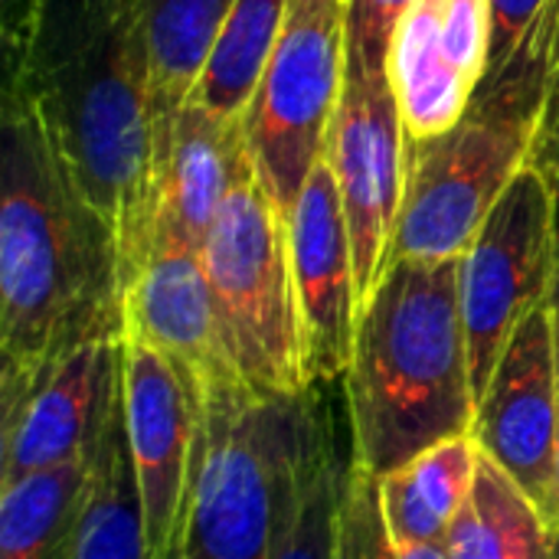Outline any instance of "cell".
<instances>
[{
    "label": "cell",
    "mask_w": 559,
    "mask_h": 559,
    "mask_svg": "<svg viewBox=\"0 0 559 559\" xmlns=\"http://www.w3.org/2000/svg\"><path fill=\"white\" fill-rule=\"evenodd\" d=\"M3 46L7 88L118 246L124 298L154 242L164 131L144 0H3Z\"/></svg>",
    "instance_id": "6da1fadb"
},
{
    "label": "cell",
    "mask_w": 559,
    "mask_h": 559,
    "mask_svg": "<svg viewBox=\"0 0 559 559\" xmlns=\"http://www.w3.org/2000/svg\"><path fill=\"white\" fill-rule=\"evenodd\" d=\"M121 259L29 102L3 88L0 406L92 337H121Z\"/></svg>",
    "instance_id": "7a4b0ae2"
},
{
    "label": "cell",
    "mask_w": 559,
    "mask_h": 559,
    "mask_svg": "<svg viewBox=\"0 0 559 559\" xmlns=\"http://www.w3.org/2000/svg\"><path fill=\"white\" fill-rule=\"evenodd\" d=\"M344 396L350 462L377 478L475 429L462 259L390 262L360 308Z\"/></svg>",
    "instance_id": "3957f363"
},
{
    "label": "cell",
    "mask_w": 559,
    "mask_h": 559,
    "mask_svg": "<svg viewBox=\"0 0 559 559\" xmlns=\"http://www.w3.org/2000/svg\"><path fill=\"white\" fill-rule=\"evenodd\" d=\"M559 66V0L531 36L488 66L468 111L429 141H406V190L393 259H462L475 233L531 164L550 79Z\"/></svg>",
    "instance_id": "277c9868"
},
{
    "label": "cell",
    "mask_w": 559,
    "mask_h": 559,
    "mask_svg": "<svg viewBox=\"0 0 559 559\" xmlns=\"http://www.w3.org/2000/svg\"><path fill=\"white\" fill-rule=\"evenodd\" d=\"M200 255L242 386L259 400L308 393L288 216L269 197L255 167L219 206Z\"/></svg>",
    "instance_id": "5b68a950"
},
{
    "label": "cell",
    "mask_w": 559,
    "mask_h": 559,
    "mask_svg": "<svg viewBox=\"0 0 559 559\" xmlns=\"http://www.w3.org/2000/svg\"><path fill=\"white\" fill-rule=\"evenodd\" d=\"M318 393H229L206 403L183 559H272Z\"/></svg>",
    "instance_id": "8992f818"
},
{
    "label": "cell",
    "mask_w": 559,
    "mask_h": 559,
    "mask_svg": "<svg viewBox=\"0 0 559 559\" xmlns=\"http://www.w3.org/2000/svg\"><path fill=\"white\" fill-rule=\"evenodd\" d=\"M347 75L344 0H288L278 43L246 111V141L269 197L285 210L324 157Z\"/></svg>",
    "instance_id": "52a82bcc"
},
{
    "label": "cell",
    "mask_w": 559,
    "mask_h": 559,
    "mask_svg": "<svg viewBox=\"0 0 559 559\" xmlns=\"http://www.w3.org/2000/svg\"><path fill=\"white\" fill-rule=\"evenodd\" d=\"M554 278L557 197L550 180L527 164L462 255V318L478 400L514 331L537 308H550Z\"/></svg>",
    "instance_id": "ba28073f"
},
{
    "label": "cell",
    "mask_w": 559,
    "mask_h": 559,
    "mask_svg": "<svg viewBox=\"0 0 559 559\" xmlns=\"http://www.w3.org/2000/svg\"><path fill=\"white\" fill-rule=\"evenodd\" d=\"M121 426L147 559H183L206 403L154 344L121 334Z\"/></svg>",
    "instance_id": "9c48e42d"
},
{
    "label": "cell",
    "mask_w": 559,
    "mask_h": 559,
    "mask_svg": "<svg viewBox=\"0 0 559 559\" xmlns=\"http://www.w3.org/2000/svg\"><path fill=\"white\" fill-rule=\"evenodd\" d=\"M324 157L334 170L350 226L357 298L364 308L393 262V236L406 190V128L390 69L347 62Z\"/></svg>",
    "instance_id": "30bf717a"
},
{
    "label": "cell",
    "mask_w": 559,
    "mask_h": 559,
    "mask_svg": "<svg viewBox=\"0 0 559 559\" xmlns=\"http://www.w3.org/2000/svg\"><path fill=\"white\" fill-rule=\"evenodd\" d=\"M485 459L508 472L559 524V377L554 311L537 308L504 347L472 429Z\"/></svg>",
    "instance_id": "8fae6325"
},
{
    "label": "cell",
    "mask_w": 559,
    "mask_h": 559,
    "mask_svg": "<svg viewBox=\"0 0 559 559\" xmlns=\"http://www.w3.org/2000/svg\"><path fill=\"white\" fill-rule=\"evenodd\" d=\"M118 377L121 337H92L52 360L26 393L3 403L0 485L92 459L118 403Z\"/></svg>",
    "instance_id": "7c38bea8"
},
{
    "label": "cell",
    "mask_w": 559,
    "mask_h": 559,
    "mask_svg": "<svg viewBox=\"0 0 559 559\" xmlns=\"http://www.w3.org/2000/svg\"><path fill=\"white\" fill-rule=\"evenodd\" d=\"M124 331L164 350L200 390L203 403L249 393L229 357L226 331L200 249L154 233L121 298Z\"/></svg>",
    "instance_id": "4fadbf2b"
},
{
    "label": "cell",
    "mask_w": 559,
    "mask_h": 559,
    "mask_svg": "<svg viewBox=\"0 0 559 559\" xmlns=\"http://www.w3.org/2000/svg\"><path fill=\"white\" fill-rule=\"evenodd\" d=\"M288 246L305 328L308 377L311 386H334L344 380L354 357L360 298L350 226L328 157L311 167L298 200L288 210Z\"/></svg>",
    "instance_id": "5bb4252c"
},
{
    "label": "cell",
    "mask_w": 559,
    "mask_h": 559,
    "mask_svg": "<svg viewBox=\"0 0 559 559\" xmlns=\"http://www.w3.org/2000/svg\"><path fill=\"white\" fill-rule=\"evenodd\" d=\"M252 167L246 115L223 118L183 102L160 138L154 233L200 249L219 206Z\"/></svg>",
    "instance_id": "9a60e30c"
},
{
    "label": "cell",
    "mask_w": 559,
    "mask_h": 559,
    "mask_svg": "<svg viewBox=\"0 0 559 559\" xmlns=\"http://www.w3.org/2000/svg\"><path fill=\"white\" fill-rule=\"evenodd\" d=\"M390 85L406 141L445 134L468 111L478 85L455 66L439 33L436 0H413L390 49Z\"/></svg>",
    "instance_id": "2e32d148"
},
{
    "label": "cell",
    "mask_w": 559,
    "mask_h": 559,
    "mask_svg": "<svg viewBox=\"0 0 559 559\" xmlns=\"http://www.w3.org/2000/svg\"><path fill=\"white\" fill-rule=\"evenodd\" d=\"M92 495L95 455L0 485V559H79Z\"/></svg>",
    "instance_id": "e0dca14e"
},
{
    "label": "cell",
    "mask_w": 559,
    "mask_h": 559,
    "mask_svg": "<svg viewBox=\"0 0 559 559\" xmlns=\"http://www.w3.org/2000/svg\"><path fill=\"white\" fill-rule=\"evenodd\" d=\"M478 465L481 449L468 432L445 439L380 475V511L390 537L403 547L445 544L459 511L472 495Z\"/></svg>",
    "instance_id": "ac0fdd59"
},
{
    "label": "cell",
    "mask_w": 559,
    "mask_h": 559,
    "mask_svg": "<svg viewBox=\"0 0 559 559\" xmlns=\"http://www.w3.org/2000/svg\"><path fill=\"white\" fill-rule=\"evenodd\" d=\"M445 550L452 559H559V524L508 472L481 455Z\"/></svg>",
    "instance_id": "d6986e66"
},
{
    "label": "cell",
    "mask_w": 559,
    "mask_h": 559,
    "mask_svg": "<svg viewBox=\"0 0 559 559\" xmlns=\"http://www.w3.org/2000/svg\"><path fill=\"white\" fill-rule=\"evenodd\" d=\"M347 459H341L337 423L328 406V386H321L318 409L285 495L272 559H334V514Z\"/></svg>",
    "instance_id": "ffe728a7"
},
{
    "label": "cell",
    "mask_w": 559,
    "mask_h": 559,
    "mask_svg": "<svg viewBox=\"0 0 559 559\" xmlns=\"http://www.w3.org/2000/svg\"><path fill=\"white\" fill-rule=\"evenodd\" d=\"M288 0H236L187 102L223 118H242L278 43Z\"/></svg>",
    "instance_id": "44dd1931"
},
{
    "label": "cell",
    "mask_w": 559,
    "mask_h": 559,
    "mask_svg": "<svg viewBox=\"0 0 559 559\" xmlns=\"http://www.w3.org/2000/svg\"><path fill=\"white\" fill-rule=\"evenodd\" d=\"M233 3L236 0H144L151 69L164 128L190 98Z\"/></svg>",
    "instance_id": "7402d4cb"
},
{
    "label": "cell",
    "mask_w": 559,
    "mask_h": 559,
    "mask_svg": "<svg viewBox=\"0 0 559 559\" xmlns=\"http://www.w3.org/2000/svg\"><path fill=\"white\" fill-rule=\"evenodd\" d=\"M79 559H147L121 426V390L95 452V495L88 504Z\"/></svg>",
    "instance_id": "603a6c76"
},
{
    "label": "cell",
    "mask_w": 559,
    "mask_h": 559,
    "mask_svg": "<svg viewBox=\"0 0 559 559\" xmlns=\"http://www.w3.org/2000/svg\"><path fill=\"white\" fill-rule=\"evenodd\" d=\"M334 559H452L445 544H416L403 547L390 537L377 475L357 468L347 459V472L337 495L334 514Z\"/></svg>",
    "instance_id": "cb8c5ba5"
},
{
    "label": "cell",
    "mask_w": 559,
    "mask_h": 559,
    "mask_svg": "<svg viewBox=\"0 0 559 559\" xmlns=\"http://www.w3.org/2000/svg\"><path fill=\"white\" fill-rule=\"evenodd\" d=\"M413 0H344L347 62L390 69L393 36Z\"/></svg>",
    "instance_id": "d4e9b609"
},
{
    "label": "cell",
    "mask_w": 559,
    "mask_h": 559,
    "mask_svg": "<svg viewBox=\"0 0 559 559\" xmlns=\"http://www.w3.org/2000/svg\"><path fill=\"white\" fill-rule=\"evenodd\" d=\"M491 3V62L498 66L531 36L554 0H488Z\"/></svg>",
    "instance_id": "484cf974"
},
{
    "label": "cell",
    "mask_w": 559,
    "mask_h": 559,
    "mask_svg": "<svg viewBox=\"0 0 559 559\" xmlns=\"http://www.w3.org/2000/svg\"><path fill=\"white\" fill-rule=\"evenodd\" d=\"M531 164L550 180L554 197H557V216H559V66L550 79L547 88V102H544V118H540V131H537V144H534V157Z\"/></svg>",
    "instance_id": "4316f807"
},
{
    "label": "cell",
    "mask_w": 559,
    "mask_h": 559,
    "mask_svg": "<svg viewBox=\"0 0 559 559\" xmlns=\"http://www.w3.org/2000/svg\"><path fill=\"white\" fill-rule=\"evenodd\" d=\"M550 308L559 311V216H557V278H554V295H550Z\"/></svg>",
    "instance_id": "83f0119b"
},
{
    "label": "cell",
    "mask_w": 559,
    "mask_h": 559,
    "mask_svg": "<svg viewBox=\"0 0 559 559\" xmlns=\"http://www.w3.org/2000/svg\"><path fill=\"white\" fill-rule=\"evenodd\" d=\"M554 311V308H550ZM554 334H557V377H559V311H554ZM557 478H559V442H557Z\"/></svg>",
    "instance_id": "f1b7e54d"
}]
</instances>
